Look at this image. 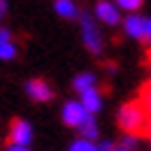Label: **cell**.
<instances>
[{"instance_id":"7c38bea8","label":"cell","mask_w":151,"mask_h":151,"mask_svg":"<svg viewBox=\"0 0 151 151\" xmlns=\"http://www.w3.org/2000/svg\"><path fill=\"white\" fill-rule=\"evenodd\" d=\"M79 132H81L86 139H95V137H98V123H95L93 114H88V116L84 119V123L79 126Z\"/></svg>"},{"instance_id":"e0dca14e","label":"cell","mask_w":151,"mask_h":151,"mask_svg":"<svg viewBox=\"0 0 151 151\" xmlns=\"http://www.w3.org/2000/svg\"><path fill=\"white\" fill-rule=\"evenodd\" d=\"M98 151H116V144H114V142H100V144H98Z\"/></svg>"},{"instance_id":"8fae6325","label":"cell","mask_w":151,"mask_h":151,"mask_svg":"<svg viewBox=\"0 0 151 151\" xmlns=\"http://www.w3.org/2000/svg\"><path fill=\"white\" fill-rule=\"evenodd\" d=\"M95 84H98V77H95L93 72H81V75H77L75 81H72V86H75L77 93H84V91L93 88Z\"/></svg>"},{"instance_id":"5b68a950","label":"cell","mask_w":151,"mask_h":151,"mask_svg":"<svg viewBox=\"0 0 151 151\" xmlns=\"http://www.w3.org/2000/svg\"><path fill=\"white\" fill-rule=\"evenodd\" d=\"M26 93H28V98H33L35 102H47V100L54 98L51 86H49L44 79H30V81L26 84Z\"/></svg>"},{"instance_id":"8992f818","label":"cell","mask_w":151,"mask_h":151,"mask_svg":"<svg viewBox=\"0 0 151 151\" xmlns=\"http://www.w3.org/2000/svg\"><path fill=\"white\" fill-rule=\"evenodd\" d=\"M9 139H12V144H30L33 142V126L28 123V121H14L12 123V128H9Z\"/></svg>"},{"instance_id":"7a4b0ae2","label":"cell","mask_w":151,"mask_h":151,"mask_svg":"<svg viewBox=\"0 0 151 151\" xmlns=\"http://www.w3.org/2000/svg\"><path fill=\"white\" fill-rule=\"evenodd\" d=\"M79 26H81V40L91 54H102V33L98 30V23L91 14L79 12Z\"/></svg>"},{"instance_id":"9c48e42d","label":"cell","mask_w":151,"mask_h":151,"mask_svg":"<svg viewBox=\"0 0 151 151\" xmlns=\"http://www.w3.org/2000/svg\"><path fill=\"white\" fill-rule=\"evenodd\" d=\"M12 58H17V44L7 28H0V60H12Z\"/></svg>"},{"instance_id":"277c9868","label":"cell","mask_w":151,"mask_h":151,"mask_svg":"<svg viewBox=\"0 0 151 151\" xmlns=\"http://www.w3.org/2000/svg\"><path fill=\"white\" fill-rule=\"evenodd\" d=\"M63 121H65V126H72V128H79L81 123H84V119L88 116V112L84 109V105L81 102H65L63 105Z\"/></svg>"},{"instance_id":"9a60e30c","label":"cell","mask_w":151,"mask_h":151,"mask_svg":"<svg viewBox=\"0 0 151 151\" xmlns=\"http://www.w3.org/2000/svg\"><path fill=\"white\" fill-rule=\"evenodd\" d=\"M142 107L151 114V84H147V86L142 88Z\"/></svg>"},{"instance_id":"30bf717a","label":"cell","mask_w":151,"mask_h":151,"mask_svg":"<svg viewBox=\"0 0 151 151\" xmlns=\"http://www.w3.org/2000/svg\"><path fill=\"white\" fill-rule=\"evenodd\" d=\"M54 9L60 19H77L79 17V7L75 0H54Z\"/></svg>"},{"instance_id":"6da1fadb","label":"cell","mask_w":151,"mask_h":151,"mask_svg":"<svg viewBox=\"0 0 151 151\" xmlns=\"http://www.w3.org/2000/svg\"><path fill=\"white\" fill-rule=\"evenodd\" d=\"M119 126L123 130L132 135V132H139L147 126V109L137 102H128L119 109Z\"/></svg>"},{"instance_id":"ba28073f","label":"cell","mask_w":151,"mask_h":151,"mask_svg":"<svg viewBox=\"0 0 151 151\" xmlns=\"http://www.w3.org/2000/svg\"><path fill=\"white\" fill-rule=\"evenodd\" d=\"M81 95V105H84V109L88 114H98L100 109H102V95H100V91L98 88H88V91H84V93H79Z\"/></svg>"},{"instance_id":"3957f363","label":"cell","mask_w":151,"mask_h":151,"mask_svg":"<svg viewBox=\"0 0 151 151\" xmlns=\"http://www.w3.org/2000/svg\"><path fill=\"white\" fill-rule=\"evenodd\" d=\"M95 19L105 26H116L121 23V9L116 7V2H109V0H98L93 9Z\"/></svg>"},{"instance_id":"52a82bcc","label":"cell","mask_w":151,"mask_h":151,"mask_svg":"<svg viewBox=\"0 0 151 151\" xmlns=\"http://www.w3.org/2000/svg\"><path fill=\"white\" fill-rule=\"evenodd\" d=\"M121 23H123V30H126L128 37H132V40L144 37V17H139L137 12H130Z\"/></svg>"},{"instance_id":"4fadbf2b","label":"cell","mask_w":151,"mask_h":151,"mask_svg":"<svg viewBox=\"0 0 151 151\" xmlns=\"http://www.w3.org/2000/svg\"><path fill=\"white\" fill-rule=\"evenodd\" d=\"M70 151H98V147L93 144V139L81 137V139H77V142L70 144Z\"/></svg>"},{"instance_id":"5bb4252c","label":"cell","mask_w":151,"mask_h":151,"mask_svg":"<svg viewBox=\"0 0 151 151\" xmlns=\"http://www.w3.org/2000/svg\"><path fill=\"white\" fill-rule=\"evenodd\" d=\"M114 2H116V7L123 9V12H137L144 0H114Z\"/></svg>"},{"instance_id":"d6986e66","label":"cell","mask_w":151,"mask_h":151,"mask_svg":"<svg viewBox=\"0 0 151 151\" xmlns=\"http://www.w3.org/2000/svg\"><path fill=\"white\" fill-rule=\"evenodd\" d=\"M7 17V0H0V21Z\"/></svg>"},{"instance_id":"ac0fdd59","label":"cell","mask_w":151,"mask_h":151,"mask_svg":"<svg viewBox=\"0 0 151 151\" xmlns=\"http://www.w3.org/2000/svg\"><path fill=\"white\" fill-rule=\"evenodd\" d=\"M7 151H30V149H28L26 144H9V147H7Z\"/></svg>"},{"instance_id":"2e32d148","label":"cell","mask_w":151,"mask_h":151,"mask_svg":"<svg viewBox=\"0 0 151 151\" xmlns=\"http://www.w3.org/2000/svg\"><path fill=\"white\" fill-rule=\"evenodd\" d=\"M142 40L151 42V19H147V17H144V37Z\"/></svg>"},{"instance_id":"ffe728a7","label":"cell","mask_w":151,"mask_h":151,"mask_svg":"<svg viewBox=\"0 0 151 151\" xmlns=\"http://www.w3.org/2000/svg\"><path fill=\"white\" fill-rule=\"evenodd\" d=\"M149 139H151V137H149Z\"/></svg>"}]
</instances>
